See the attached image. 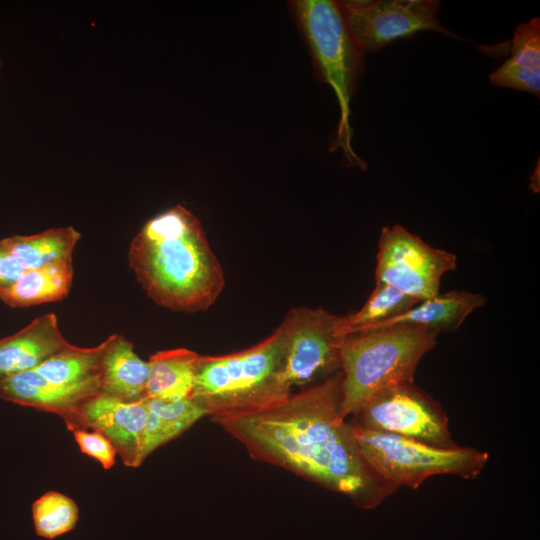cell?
I'll use <instances>...</instances> for the list:
<instances>
[{"label": "cell", "mask_w": 540, "mask_h": 540, "mask_svg": "<svg viewBox=\"0 0 540 540\" xmlns=\"http://www.w3.org/2000/svg\"><path fill=\"white\" fill-rule=\"evenodd\" d=\"M341 372L299 392L211 415L259 461L280 466L361 509L378 507L396 488L369 467L351 422L341 416Z\"/></svg>", "instance_id": "6da1fadb"}, {"label": "cell", "mask_w": 540, "mask_h": 540, "mask_svg": "<svg viewBox=\"0 0 540 540\" xmlns=\"http://www.w3.org/2000/svg\"><path fill=\"white\" fill-rule=\"evenodd\" d=\"M128 259L146 294L172 311H205L225 285L200 221L182 205L149 219L133 238Z\"/></svg>", "instance_id": "7a4b0ae2"}, {"label": "cell", "mask_w": 540, "mask_h": 540, "mask_svg": "<svg viewBox=\"0 0 540 540\" xmlns=\"http://www.w3.org/2000/svg\"><path fill=\"white\" fill-rule=\"evenodd\" d=\"M438 334L405 324L346 333L341 345V403L345 419L378 392L413 383L421 359Z\"/></svg>", "instance_id": "3957f363"}, {"label": "cell", "mask_w": 540, "mask_h": 540, "mask_svg": "<svg viewBox=\"0 0 540 540\" xmlns=\"http://www.w3.org/2000/svg\"><path fill=\"white\" fill-rule=\"evenodd\" d=\"M288 6L312 59L317 79L332 87L340 118L330 151H343V163L367 168L354 152L351 141L350 102L356 94L365 63V53L352 37L333 0H294Z\"/></svg>", "instance_id": "277c9868"}, {"label": "cell", "mask_w": 540, "mask_h": 540, "mask_svg": "<svg viewBox=\"0 0 540 540\" xmlns=\"http://www.w3.org/2000/svg\"><path fill=\"white\" fill-rule=\"evenodd\" d=\"M280 356L278 328L245 350L222 356L202 355L190 396L207 409L208 416L286 396L277 381Z\"/></svg>", "instance_id": "5b68a950"}, {"label": "cell", "mask_w": 540, "mask_h": 540, "mask_svg": "<svg viewBox=\"0 0 540 540\" xmlns=\"http://www.w3.org/2000/svg\"><path fill=\"white\" fill-rule=\"evenodd\" d=\"M359 450L372 471L396 489H417L436 475L477 477L489 455L471 447L443 448L393 434L371 431L351 422Z\"/></svg>", "instance_id": "8992f818"}, {"label": "cell", "mask_w": 540, "mask_h": 540, "mask_svg": "<svg viewBox=\"0 0 540 540\" xmlns=\"http://www.w3.org/2000/svg\"><path fill=\"white\" fill-rule=\"evenodd\" d=\"M341 316L324 308H291L277 327L281 356L277 374L283 395L294 387L312 386L340 371Z\"/></svg>", "instance_id": "52a82bcc"}, {"label": "cell", "mask_w": 540, "mask_h": 540, "mask_svg": "<svg viewBox=\"0 0 540 540\" xmlns=\"http://www.w3.org/2000/svg\"><path fill=\"white\" fill-rule=\"evenodd\" d=\"M361 428L393 434L430 445L456 446L441 406L413 383L384 389L365 402L353 415Z\"/></svg>", "instance_id": "ba28073f"}, {"label": "cell", "mask_w": 540, "mask_h": 540, "mask_svg": "<svg viewBox=\"0 0 540 540\" xmlns=\"http://www.w3.org/2000/svg\"><path fill=\"white\" fill-rule=\"evenodd\" d=\"M376 259L375 282L419 302L436 296L442 276L457 267L455 254L430 246L399 224L382 228Z\"/></svg>", "instance_id": "9c48e42d"}, {"label": "cell", "mask_w": 540, "mask_h": 540, "mask_svg": "<svg viewBox=\"0 0 540 540\" xmlns=\"http://www.w3.org/2000/svg\"><path fill=\"white\" fill-rule=\"evenodd\" d=\"M336 5L357 45L376 53L399 38L435 31L465 41L445 28L437 0H337Z\"/></svg>", "instance_id": "30bf717a"}, {"label": "cell", "mask_w": 540, "mask_h": 540, "mask_svg": "<svg viewBox=\"0 0 540 540\" xmlns=\"http://www.w3.org/2000/svg\"><path fill=\"white\" fill-rule=\"evenodd\" d=\"M147 416L145 398L124 401L98 393L77 410L71 424L74 429H92L105 435L116 447L127 467H139L143 462L142 446Z\"/></svg>", "instance_id": "8fae6325"}, {"label": "cell", "mask_w": 540, "mask_h": 540, "mask_svg": "<svg viewBox=\"0 0 540 540\" xmlns=\"http://www.w3.org/2000/svg\"><path fill=\"white\" fill-rule=\"evenodd\" d=\"M69 345L54 313L35 318L17 333L0 340V380L36 368Z\"/></svg>", "instance_id": "7c38bea8"}, {"label": "cell", "mask_w": 540, "mask_h": 540, "mask_svg": "<svg viewBox=\"0 0 540 540\" xmlns=\"http://www.w3.org/2000/svg\"><path fill=\"white\" fill-rule=\"evenodd\" d=\"M149 365L134 350L132 342L115 333L105 340L100 361V393L124 400L145 398Z\"/></svg>", "instance_id": "4fadbf2b"}, {"label": "cell", "mask_w": 540, "mask_h": 540, "mask_svg": "<svg viewBox=\"0 0 540 540\" xmlns=\"http://www.w3.org/2000/svg\"><path fill=\"white\" fill-rule=\"evenodd\" d=\"M105 341L90 348L70 344L36 368L44 380L53 386L87 397L100 393V361Z\"/></svg>", "instance_id": "5bb4252c"}, {"label": "cell", "mask_w": 540, "mask_h": 540, "mask_svg": "<svg viewBox=\"0 0 540 540\" xmlns=\"http://www.w3.org/2000/svg\"><path fill=\"white\" fill-rule=\"evenodd\" d=\"M485 303L486 298L481 293L464 290L438 293L417 303L401 315L368 328L405 324L437 334L450 332L458 329L469 314Z\"/></svg>", "instance_id": "9a60e30c"}, {"label": "cell", "mask_w": 540, "mask_h": 540, "mask_svg": "<svg viewBox=\"0 0 540 540\" xmlns=\"http://www.w3.org/2000/svg\"><path fill=\"white\" fill-rule=\"evenodd\" d=\"M202 355L186 349L162 350L149 357L145 398L175 401L189 397Z\"/></svg>", "instance_id": "2e32d148"}, {"label": "cell", "mask_w": 540, "mask_h": 540, "mask_svg": "<svg viewBox=\"0 0 540 540\" xmlns=\"http://www.w3.org/2000/svg\"><path fill=\"white\" fill-rule=\"evenodd\" d=\"M147 416L144 429L142 458L145 460L159 447L177 438L204 416L207 409L189 396L165 401L145 398Z\"/></svg>", "instance_id": "e0dca14e"}, {"label": "cell", "mask_w": 540, "mask_h": 540, "mask_svg": "<svg viewBox=\"0 0 540 540\" xmlns=\"http://www.w3.org/2000/svg\"><path fill=\"white\" fill-rule=\"evenodd\" d=\"M73 279L72 261L26 270L12 285L0 291L10 307H28L64 299Z\"/></svg>", "instance_id": "ac0fdd59"}, {"label": "cell", "mask_w": 540, "mask_h": 540, "mask_svg": "<svg viewBox=\"0 0 540 540\" xmlns=\"http://www.w3.org/2000/svg\"><path fill=\"white\" fill-rule=\"evenodd\" d=\"M81 234L72 226L50 228L33 235H14L3 242L23 269L72 261V253Z\"/></svg>", "instance_id": "d6986e66"}, {"label": "cell", "mask_w": 540, "mask_h": 540, "mask_svg": "<svg viewBox=\"0 0 540 540\" xmlns=\"http://www.w3.org/2000/svg\"><path fill=\"white\" fill-rule=\"evenodd\" d=\"M419 303L416 299L385 283L376 282L365 304L356 312L341 316L343 335L393 319Z\"/></svg>", "instance_id": "ffe728a7"}, {"label": "cell", "mask_w": 540, "mask_h": 540, "mask_svg": "<svg viewBox=\"0 0 540 540\" xmlns=\"http://www.w3.org/2000/svg\"><path fill=\"white\" fill-rule=\"evenodd\" d=\"M32 516L37 535L54 539L74 529L79 509L69 496L48 491L32 504Z\"/></svg>", "instance_id": "44dd1931"}, {"label": "cell", "mask_w": 540, "mask_h": 540, "mask_svg": "<svg viewBox=\"0 0 540 540\" xmlns=\"http://www.w3.org/2000/svg\"><path fill=\"white\" fill-rule=\"evenodd\" d=\"M508 60L521 69L540 72L539 17H534L516 27L512 39L511 57Z\"/></svg>", "instance_id": "7402d4cb"}, {"label": "cell", "mask_w": 540, "mask_h": 540, "mask_svg": "<svg viewBox=\"0 0 540 540\" xmlns=\"http://www.w3.org/2000/svg\"><path fill=\"white\" fill-rule=\"evenodd\" d=\"M493 85L540 96V72L521 69L508 59L489 75Z\"/></svg>", "instance_id": "603a6c76"}, {"label": "cell", "mask_w": 540, "mask_h": 540, "mask_svg": "<svg viewBox=\"0 0 540 540\" xmlns=\"http://www.w3.org/2000/svg\"><path fill=\"white\" fill-rule=\"evenodd\" d=\"M71 432L83 454L95 459L105 470L115 465L118 452L105 435L96 430L88 431L83 428L74 429Z\"/></svg>", "instance_id": "cb8c5ba5"}, {"label": "cell", "mask_w": 540, "mask_h": 540, "mask_svg": "<svg viewBox=\"0 0 540 540\" xmlns=\"http://www.w3.org/2000/svg\"><path fill=\"white\" fill-rule=\"evenodd\" d=\"M25 270L15 260L3 240H0V291L12 285Z\"/></svg>", "instance_id": "d4e9b609"}, {"label": "cell", "mask_w": 540, "mask_h": 540, "mask_svg": "<svg viewBox=\"0 0 540 540\" xmlns=\"http://www.w3.org/2000/svg\"><path fill=\"white\" fill-rule=\"evenodd\" d=\"M0 66H1V62H0Z\"/></svg>", "instance_id": "484cf974"}]
</instances>
